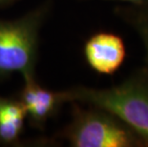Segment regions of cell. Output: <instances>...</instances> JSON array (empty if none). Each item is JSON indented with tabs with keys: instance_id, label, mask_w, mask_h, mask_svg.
Here are the masks:
<instances>
[{
	"instance_id": "cell-7",
	"label": "cell",
	"mask_w": 148,
	"mask_h": 147,
	"mask_svg": "<svg viewBox=\"0 0 148 147\" xmlns=\"http://www.w3.org/2000/svg\"><path fill=\"white\" fill-rule=\"evenodd\" d=\"M115 14L129 25L140 38L145 51V67L148 69V3L119 6L115 9Z\"/></svg>"
},
{
	"instance_id": "cell-8",
	"label": "cell",
	"mask_w": 148,
	"mask_h": 147,
	"mask_svg": "<svg viewBox=\"0 0 148 147\" xmlns=\"http://www.w3.org/2000/svg\"><path fill=\"white\" fill-rule=\"evenodd\" d=\"M119 1L125 2L127 4H131V5H143L148 3V0H119Z\"/></svg>"
},
{
	"instance_id": "cell-1",
	"label": "cell",
	"mask_w": 148,
	"mask_h": 147,
	"mask_svg": "<svg viewBox=\"0 0 148 147\" xmlns=\"http://www.w3.org/2000/svg\"><path fill=\"white\" fill-rule=\"evenodd\" d=\"M67 102L104 109L123 120L148 142V69L134 71L109 88L75 86L64 91Z\"/></svg>"
},
{
	"instance_id": "cell-2",
	"label": "cell",
	"mask_w": 148,
	"mask_h": 147,
	"mask_svg": "<svg viewBox=\"0 0 148 147\" xmlns=\"http://www.w3.org/2000/svg\"><path fill=\"white\" fill-rule=\"evenodd\" d=\"M50 8L48 1L16 19H0V77H36L40 31Z\"/></svg>"
},
{
	"instance_id": "cell-5",
	"label": "cell",
	"mask_w": 148,
	"mask_h": 147,
	"mask_svg": "<svg viewBox=\"0 0 148 147\" xmlns=\"http://www.w3.org/2000/svg\"><path fill=\"white\" fill-rule=\"evenodd\" d=\"M84 57L95 72L111 76L121 68L126 57L124 41L119 34L97 33L85 43Z\"/></svg>"
},
{
	"instance_id": "cell-3",
	"label": "cell",
	"mask_w": 148,
	"mask_h": 147,
	"mask_svg": "<svg viewBox=\"0 0 148 147\" xmlns=\"http://www.w3.org/2000/svg\"><path fill=\"white\" fill-rule=\"evenodd\" d=\"M73 118L63 131V137L73 147H148L133 128L114 114L72 102Z\"/></svg>"
},
{
	"instance_id": "cell-9",
	"label": "cell",
	"mask_w": 148,
	"mask_h": 147,
	"mask_svg": "<svg viewBox=\"0 0 148 147\" xmlns=\"http://www.w3.org/2000/svg\"><path fill=\"white\" fill-rule=\"evenodd\" d=\"M16 1H18V0H0V8L10 6L12 4V3H14Z\"/></svg>"
},
{
	"instance_id": "cell-6",
	"label": "cell",
	"mask_w": 148,
	"mask_h": 147,
	"mask_svg": "<svg viewBox=\"0 0 148 147\" xmlns=\"http://www.w3.org/2000/svg\"><path fill=\"white\" fill-rule=\"evenodd\" d=\"M26 111L19 99L0 96V143L14 145L19 142Z\"/></svg>"
},
{
	"instance_id": "cell-4",
	"label": "cell",
	"mask_w": 148,
	"mask_h": 147,
	"mask_svg": "<svg viewBox=\"0 0 148 147\" xmlns=\"http://www.w3.org/2000/svg\"><path fill=\"white\" fill-rule=\"evenodd\" d=\"M18 99L26 111V118L33 126L42 129L46 122L58 112L66 101L64 91L46 89L38 84L36 77H25Z\"/></svg>"
}]
</instances>
